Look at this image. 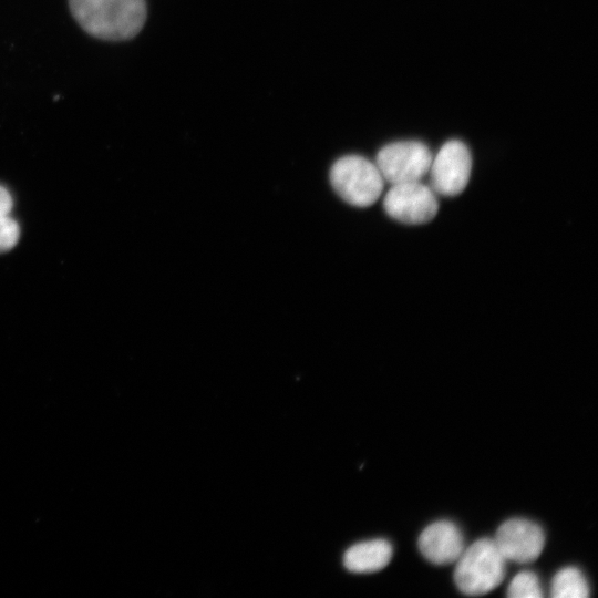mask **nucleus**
I'll return each mask as SVG.
<instances>
[{"instance_id": "f257e3e1", "label": "nucleus", "mask_w": 598, "mask_h": 598, "mask_svg": "<svg viewBox=\"0 0 598 598\" xmlns=\"http://www.w3.org/2000/svg\"><path fill=\"white\" fill-rule=\"evenodd\" d=\"M78 23L91 35L103 40L135 37L146 19L145 0H69Z\"/></svg>"}, {"instance_id": "423d86ee", "label": "nucleus", "mask_w": 598, "mask_h": 598, "mask_svg": "<svg viewBox=\"0 0 598 598\" xmlns=\"http://www.w3.org/2000/svg\"><path fill=\"white\" fill-rule=\"evenodd\" d=\"M472 169L467 146L458 141L446 142L432 158L429 172L433 189L444 196H455L466 187Z\"/></svg>"}, {"instance_id": "9d476101", "label": "nucleus", "mask_w": 598, "mask_h": 598, "mask_svg": "<svg viewBox=\"0 0 598 598\" xmlns=\"http://www.w3.org/2000/svg\"><path fill=\"white\" fill-rule=\"evenodd\" d=\"M550 596L554 598H586L589 596V585L578 568L568 566L554 576Z\"/></svg>"}, {"instance_id": "20e7f679", "label": "nucleus", "mask_w": 598, "mask_h": 598, "mask_svg": "<svg viewBox=\"0 0 598 598\" xmlns=\"http://www.w3.org/2000/svg\"><path fill=\"white\" fill-rule=\"evenodd\" d=\"M432 153L419 141H400L383 146L375 165L390 184L419 182L429 173Z\"/></svg>"}, {"instance_id": "7ed1b4c3", "label": "nucleus", "mask_w": 598, "mask_h": 598, "mask_svg": "<svg viewBox=\"0 0 598 598\" xmlns=\"http://www.w3.org/2000/svg\"><path fill=\"white\" fill-rule=\"evenodd\" d=\"M330 182L344 202L357 207L372 205L384 187L377 165L360 155L337 159L330 169Z\"/></svg>"}, {"instance_id": "ddd939ff", "label": "nucleus", "mask_w": 598, "mask_h": 598, "mask_svg": "<svg viewBox=\"0 0 598 598\" xmlns=\"http://www.w3.org/2000/svg\"><path fill=\"white\" fill-rule=\"evenodd\" d=\"M13 206L9 190L0 185V216L9 215Z\"/></svg>"}, {"instance_id": "f03ea898", "label": "nucleus", "mask_w": 598, "mask_h": 598, "mask_svg": "<svg viewBox=\"0 0 598 598\" xmlns=\"http://www.w3.org/2000/svg\"><path fill=\"white\" fill-rule=\"evenodd\" d=\"M505 569L506 559L494 539L481 538L464 548L457 558L454 580L463 594L481 596L502 582Z\"/></svg>"}, {"instance_id": "0eeeda50", "label": "nucleus", "mask_w": 598, "mask_h": 598, "mask_svg": "<svg viewBox=\"0 0 598 598\" xmlns=\"http://www.w3.org/2000/svg\"><path fill=\"white\" fill-rule=\"evenodd\" d=\"M504 558L515 563L534 561L543 551L545 534L542 527L528 519L512 518L504 522L493 538Z\"/></svg>"}, {"instance_id": "f8f14e48", "label": "nucleus", "mask_w": 598, "mask_h": 598, "mask_svg": "<svg viewBox=\"0 0 598 598\" xmlns=\"http://www.w3.org/2000/svg\"><path fill=\"white\" fill-rule=\"evenodd\" d=\"M19 238V224L9 215L0 216V252L12 249Z\"/></svg>"}, {"instance_id": "39448f33", "label": "nucleus", "mask_w": 598, "mask_h": 598, "mask_svg": "<svg viewBox=\"0 0 598 598\" xmlns=\"http://www.w3.org/2000/svg\"><path fill=\"white\" fill-rule=\"evenodd\" d=\"M383 206L389 216L410 225L429 223L439 210L434 192L420 181L393 184Z\"/></svg>"}, {"instance_id": "1a4fd4ad", "label": "nucleus", "mask_w": 598, "mask_h": 598, "mask_svg": "<svg viewBox=\"0 0 598 598\" xmlns=\"http://www.w3.org/2000/svg\"><path fill=\"white\" fill-rule=\"evenodd\" d=\"M392 553V546L386 539L365 540L348 548L343 565L352 573H374L389 564Z\"/></svg>"}, {"instance_id": "6e6552de", "label": "nucleus", "mask_w": 598, "mask_h": 598, "mask_svg": "<svg viewBox=\"0 0 598 598\" xmlns=\"http://www.w3.org/2000/svg\"><path fill=\"white\" fill-rule=\"evenodd\" d=\"M421 554L435 565L455 563L465 545L461 529L450 520H437L423 529L417 540Z\"/></svg>"}, {"instance_id": "9b49d317", "label": "nucleus", "mask_w": 598, "mask_h": 598, "mask_svg": "<svg viewBox=\"0 0 598 598\" xmlns=\"http://www.w3.org/2000/svg\"><path fill=\"white\" fill-rule=\"evenodd\" d=\"M507 596L511 598H540L543 590L537 575L524 570L514 576L508 588Z\"/></svg>"}]
</instances>
